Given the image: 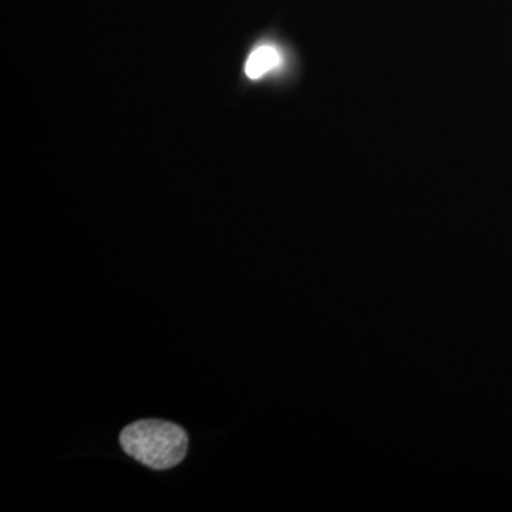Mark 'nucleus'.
I'll return each mask as SVG.
<instances>
[{"mask_svg":"<svg viewBox=\"0 0 512 512\" xmlns=\"http://www.w3.org/2000/svg\"><path fill=\"white\" fill-rule=\"evenodd\" d=\"M124 453L153 470H170L187 456L188 436L183 427L164 420H140L121 431Z\"/></svg>","mask_w":512,"mask_h":512,"instance_id":"obj_1","label":"nucleus"},{"mask_svg":"<svg viewBox=\"0 0 512 512\" xmlns=\"http://www.w3.org/2000/svg\"><path fill=\"white\" fill-rule=\"evenodd\" d=\"M281 53L274 46H261L249 55L245 64V74L249 79L256 80L271 72L281 64Z\"/></svg>","mask_w":512,"mask_h":512,"instance_id":"obj_2","label":"nucleus"}]
</instances>
